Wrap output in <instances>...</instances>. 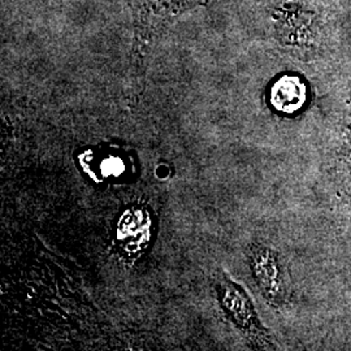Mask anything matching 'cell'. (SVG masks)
Wrapping results in <instances>:
<instances>
[{"instance_id": "6da1fadb", "label": "cell", "mask_w": 351, "mask_h": 351, "mask_svg": "<svg viewBox=\"0 0 351 351\" xmlns=\"http://www.w3.org/2000/svg\"><path fill=\"white\" fill-rule=\"evenodd\" d=\"M271 101L281 112H295L304 101V86L295 77H282L272 88Z\"/></svg>"}, {"instance_id": "7a4b0ae2", "label": "cell", "mask_w": 351, "mask_h": 351, "mask_svg": "<svg viewBox=\"0 0 351 351\" xmlns=\"http://www.w3.org/2000/svg\"><path fill=\"white\" fill-rule=\"evenodd\" d=\"M216 289L219 293V298L226 311L232 314L239 326H249V324L252 323V319H251L250 307L246 297L243 298L239 289L233 287L232 282L226 278H221L217 281Z\"/></svg>"}]
</instances>
